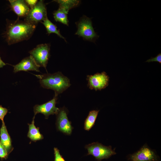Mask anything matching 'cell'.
I'll list each match as a JSON object with an SVG mask.
<instances>
[{
	"mask_svg": "<svg viewBox=\"0 0 161 161\" xmlns=\"http://www.w3.org/2000/svg\"><path fill=\"white\" fill-rule=\"evenodd\" d=\"M36 25L17 20L7 25L6 36L9 44L28 39L32 35Z\"/></svg>",
	"mask_w": 161,
	"mask_h": 161,
	"instance_id": "obj_1",
	"label": "cell"
},
{
	"mask_svg": "<svg viewBox=\"0 0 161 161\" xmlns=\"http://www.w3.org/2000/svg\"><path fill=\"white\" fill-rule=\"evenodd\" d=\"M35 75L39 79L40 83L43 88L53 90L57 95L66 90L70 85L68 78L59 72L52 74Z\"/></svg>",
	"mask_w": 161,
	"mask_h": 161,
	"instance_id": "obj_2",
	"label": "cell"
},
{
	"mask_svg": "<svg viewBox=\"0 0 161 161\" xmlns=\"http://www.w3.org/2000/svg\"><path fill=\"white\" fill-rule=\"evenodd\" d=\"M85 148L87 150L88 155H92L99 161L108 159L116 154L111 146H106L97 142L87 145Z\"/></svg>",
	"mask_w": 161,
	"mask_h": 161,
	"instance_id": "obj_3",
	"label": "cell"
},
{
	"mask_svg": "<svg viewBox=\"0 0 161 161\" xmlns=\"http://www.w3.org/2000/svg\"><path fill=\"white\" fill-rule=\"evenodd\" d=\"M76 24L78 29L75 34L91 41H94L98 38L99 36L95 31L90 18L84 16Z\"/></svg>",
	"mask_w": 161,
	"mask_h": 161,
	"instance_id": "obj_4",
	"label": "cell"
},
{
	"mask_svg": "<svg viewBox=\"0 0 161 161\" xmlns=\"http://www.w3.org/2000/svg\"><path fill=\"white\" fill-rule=\"evenodd\" d=\"M47 9L43 1L39 0L35 6L30 9L25 17L24 21L36 25L39 22H41L47 18Z\"/></svg>",
	"mask_w": 161,
	"mask_h": 161,
	"instance_id": "obj_5",
	"label": "cell"
},
{
	"mask_svg": "<svg viewBox=\"0 0 161 161\" xmlns=\"http://www.w3.org/2000/svg\"><path fill=\"white\" fill-rule=\"evenodd\" d=\"M50 47L49 44H41L29 52L30 55L39 67L46 69L50 56Z\"/></svg>",
	"mask_w": 161,
	"mask_h": 161,
	"instance_id": "obj_6",
	"label": "cell"
},
{
	"mask_svg": "<svg viewBox=\"0 0 161 161\" xmlns=\"http://www.w3.org/2000/svg\"><path fill=\"white\" fill-rule=\"evenodd\" d=\"M88 86L91 89L101 90L108 86L109 77L104 72L87 76Z\"/></svg>",
	"mask_w": 161,
	"mask_h": 161,
	"instance_id": "obj_7",
	"label": "cell"
},
{
	"mask_svg": "<svg viewBox=\"0 0 161 161\" xmlns=\"http://www.w3.org/2000/svg\"><path fill=\"white\" fill-rule=\"evenodd\" d=\"M57 95L55 94L52 99L44 103L41 105H36L34 107V117L39 113L43 114L47 118L51 114H57L60 109L56 106Z\"/></svg>",
	"mask_w": 161,
	"mask_h": 161,
	"instance_id": "obj_8",
	"label": "cell"
},
{
	"mask_svg": "<svg viewBox=\"0 0 161 161\" xmlns=\"http://www.w3.org/2000/svg\"><path fill=\"white\" fill-rule=\"evenodd\" d=\"M57 115L56 124L58 129L64 134L70 135L73 127L71 122L68 120L66 110L63 109H60Z\"/></svg>",
	"mask_w": 161,
	"mask_h": 161,
	"instance_id": "obj_9",
	"label": "cell"
},
{
	"mask_svg": "<svg viewBox=\"0 0 161 161\" xmlns=\"http://www.w3.org/2000/svg\"><path fill=\"white\" fill-rule=\"evenodd\" d=\"M130 157L132 161H157L158 160L154 152L145 145L131 155Z\"/></svg>",
	"mask_w": 161,
	"mask_h": 161,
	"instance_id": "obj_10",
	"label": "cell"
},
{
	"mask_svg": "<svg viewBox=\"0 0 161 161\" xmlns=\"http://www.w3.org/2000/svg\"><path fill=\"white\" fill-rule=\"evenodd\" d=\"M13 66L14 67L13 72L15 73L21 71L40 72V67L31 55L24 58L18 64Z\"/></svg>",
	"mask_w": 161,
	"mask_h": 161,
	"instance_id": "obj_11",
	"label": "cell"
},
{
	"mask_svg": "<svg viewBox=\"0 0 161 161\" xmlns=\"http://www.w3.org/2000/svg\"><path fill=\"white\" fill-rule=\"evenodd\" d=\"M13 10L18 16L26 17L30 8L25 1L23 0H9Z\"/></svg>",
	"mask_w": 161,
	"mask_h": 161,
	"instance_id": "obj_12",
	"label": "cell"
},
{
	"mask_svg": "<svg viewBox=\"0 0 161 161\" xmlns=\"http://www.w3.org/2000/svg\"><path fill=\"white\" fill-rule=\"evenodd\" d=\"M0 142L7 151L8 153L10 152L13 148L11 140L8 133L4 122H2L1 127L0 130Z\"/></svg>",
	"mask_w": 161,
	"mask_h": 161,
	"instance_id": "obj_13",
	"label": "cell"
},
{
	"mask_svg": "<svg viewBox=\"0 0 161 161\" xmlns=\"http://www.w3.org/2000/svg\"><path fill=\"white\" fill-rule=\"evenodd\" d=\"M33 119L31 123L28 124L29 130L27 134V137L32 141L35 142L43 139V135L41 134L39 131V128L36 127L34 124V119Z\"/></svg>",
	"mask_w": 161,
	"mask_h": 161,
	"instance_id": "obj_14",
	"label": "cell"
},
{
	"mask_svg": "<svg viewBox=\"0 0 161 161\" xmlns=\"http://www.w3.org/2000/svg\"><path fill=\"white\" fill-rule=\"evenodd\" d=\"M99 110H93L89 112L84 123L85 130L89 131L94 125Z\"/></svg>",
	"mask_w": 161,
	"mask_h": 161,
	"instance_id": "obj_15",
	"label": "cell"
},
{
	"mask_svg": "<svg viewBox=\"0 0 161 161\" xmlns=\"http://www.w3.org/2000/svg\"><path fill=\"white\" fill-rule=\"evenodd\" d=\"M68 12L64 9L59 8L53 13L55 20L68 26L69 21L67 15Z\"/></svg>",
	"mask_w": 161,
	"mask_h": 161,
	"instance_id": "obj_16",
	"label": "cell"
},
{
	"mask_svg": "<svg viewBox=\"0 0 161 161\" xmlns=\"http://www.w3.org/2000/svg\"><path fill=\"white\" fill-rule=\"evenodd\" d=\"M41 23L45 27L47 33L49 34L51 33H54L56 34L60 38L64 39L65 41L64 38L61 34L59 30L57 29L56 26L48 18H47Z\"/></svg>",
	"mask_w": 161,
	"mask_h": 161,
	"instance_id": "obj_17",
	"label": "cell"
},
{
	"mask_svg": "<svg viewBox=\"0 0 161 161\" xmlns=\"http://www.w3.org/2000/svg\"><path fill=\"white\" fill-rule=\"evenodd\" d=\"M59 4V8L64 9L68 12L70 9L78 6L79 3L78 0H54Z\"/></svg>",
	"mask_w": 161,
	"mask_h": 161,
	"instance_id": "obj_18",
	"label": "cell"
},
{
	"mask_svg": "<svg viewBox=\"0 0 161 161\" xmlns=\"http://www.w3.org/2000/svg\"><path fill=\"white\" fill-rule=\"evenodd\" d=\"M55 155L54 161H65L64 159L60 154L59 150L56 148H54Z\"/></svg>",
	"mask_w": 161,
	"mask_h": 161,
	"instance_id": "obj_19",
	"label": "cell"
},
{
	"mask_svg": "<svg viewBox=\"0 0 161 161\" xmlns=\"http://www.w3.org/2000/svg\"><path fill=\"white\" fill-rule=\"evenodd\" d=\"M8 152L0 141V157L6 158L8 155Z\"/></svg>",
	"mask_w": 161,
	"mask_h": 161,
	"instance_id": "obj_20",
	"label": "cell"
},
{
	"mask_svg": "<svg viewBox=\"0 0 161 161\" xmlns=\"http://www.w3.org/2000/svg\"><path fill=\"white\" fill-rule=\"evenodd\" d=\"M8 112L7 109L2 107L0 106V119L2 122L4 121V116L6 115Z\"/></svg>",
	"mask_w": 161,
	"mask_h": 161,
	"instance_id": "obj_21",
	"label": "cell"
},
{
	"mask_svg": "<svg viewBox=\"0 0 161 161\" xmlns=\"http://www.w3.org/2000/svg\"><path fill=\"white\" fill-rule=\"evenodd\" d=\"M156 61L158 62L160 64H161V54L160 53L156 57L151 58L147 60L146 62H151Z\"/></svg>",
	"mask_w": 161,
	"mask_h": 161,
	"instance_id": "obj_22",
	"label": "cell"
},
{
	"mask_svg": "<svg viewBox=\"0 0 161 161\" xmlns=\"http://www.w3.org/2000/svg\"><path fill=\"white\" fill-rule=\"evenodd\" d=\"M25 1L30 9L34 7L38 1L37 0H26Z\"/></svg>",
	"mask_w": 161,
	"mask_h": 161,
	"instance_id": "obj_23",
	"label": "cell"
},
{
	"mask_svg": "<svg viewBox=\"0 0 161 161\" xmlns=\"http://www.w3.org/2000/svg\"><path fill=\"white\" fill-rule=\"evenodd\" d=\"M6 65V64L3 61L0 57V68L3 67L4 66Z\"/></svg>",
	"mask_w": 161,
	"mask_h": 161,
	"instance_id": "obj_24",
	"label": "cell"
}]
</instances>
